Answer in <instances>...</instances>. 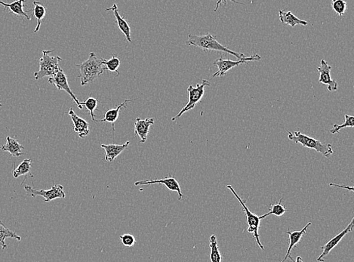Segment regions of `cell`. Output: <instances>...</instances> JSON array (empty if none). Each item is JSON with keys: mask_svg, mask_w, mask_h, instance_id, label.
Here are the masks:
<instances>
[{"mask_svg": "<svg viewBox=\"0 0 354 262\" xmlns=\"http://www.w3.org/2000/svg\"><path fill=\"white\" fill-rule=\"evenodd\" d=\"M186 45L188 46H196V47L200 48V49L204 51H209V52H211V51H217V52H226L228 54L235 56L238 60H241V59L245 58L243 53L234 52V51L228 49L226 46H223L217 40V38L211 35V33H207V34L201 35V36L189 34L188 39L186 41Z\"/></svg>", "mask_w": 354, "mask_h": 262, "instance_id": "6da1fadb", "label": "cell"}, {"mask_svg": "<svg viewBox=\"0 0 354 262\" xmlns=\"http://www.w3.org/2000/svg\"><path fill=\"white\" fill-rule=\"evenodd\" d=\"M76 66L80 68V74L77 77L80 79L81 86H87L88 83H93L106 70L101 58L97 57L94 52L90 53L87 60Z\"/></svg>", "mask_w": 354, "mask_h": 262, "instance_id": "7a4b0ae2", "label": "cell"}, {"mask_svg": "<svg viewBox=\"0 0 354 262\" xmlns=\"http://www.w3.org/2000/svg\"><path fill=\"white\" fill-rule=\"evenodd\" d=\"M287 133L289 140L295 144H300L304 147L314 149L325 157H328L333 153V149L330 144L323 143L314 138L304 135L300 131H295V132L287 131Z\"/></svg>", "mask_w": 354, "mask_h": 262, "instance_id": "3957f363", "label": "cell"}, {"mask_svg": "<svg viewBox=\"0 0 354 262\" xmlns=\"http://www.w3.org/2000/svg\"><path fill=\"white\" fill-rule=\"evenodd\" d=\"M53 52L54 49L42 51V57L39 61V71L34 73L35 80H40L46 77L52 78L60 70L59 62L62 60V58L59 56H51V53Z\"/></svg>", "mask_w": 354, "mask_h": 262, "instance_id": "277c9868", "label": "cell"}, {"mask_svg": "<svg viewBox=\"0 0 354 262\" xmlns=\"http://www.w3.org/2000/svg\"><path fill=\"white\" fill-rule=\"evenodd\" d=\"M227 188L229 189L230 191L232 192V194L235 196L236 198L237 199V201H239L240 204L242 208V211L244 212L245 216H246V220H247L248 228L247 232L249 233H252L253 235V238L256 241V243L259 245V247L262 250H265V247H264L262 243H261L260 241V235L259 233V228L261 225V220L260 216L255 215V214L252 213L249 208H248L246 204L245 201H242V198L236 194L235 190L234 189V187L231 185L227 186Z\"/></svg>", "mask_w": 354, "mask_h": 262, "instance_id": "5b68a950", "label": "cell"}, {"mask_svg": "<svg viewBox=\"0 0 354 262\" xmlns=\"http://www.w3.org/2000/svg\"><path fill=\"white\" fill-rule=\"evenodd\" d=\"M210 83L209 81L206 80H202V83L200 84H197V87H194L192 85L189 86L188 88H187V92H188V102L186 104V106L182 108L180 110V112L176 115L175 117L172 119V121H176V119L180 118V116L184 114V113L187 112V111H190V110L194 109L195 108L196 105L201 101L203 98L204 93H205V87H209Z\"/></svg>", "mask_w": 354, "mask_h": 262, "instance_id": "8992f818", "label": "cell"}, {"mask_svg": "<svg viewBox=\"0 0 354 262\" xmlns=\"http://www.w3.org/2000/svg\"><path fill=\"white\" fill-rule=\"evenodd\" d=\"M261 59H262V57L258 54L254 55L250 57H245V58L237 60H229V59L224 60L222 58H219L213 62V64L218 67V70L213 74L212 78L216 77H224L229 70L234 67H237L239 64H248L249 61H257V60H260Z\"/></svg>", "mask_w": 354, "mask_h": 262, "instance_id": "52a82bcc", "label": "cell"}, {"mask_svg": "<svg viewBox=\"0 0 354 262\" xmlns=\"http://www.w3.org/2000/svg\"><path fill=\"white\" fill-rule=\"evenodd\" d=\"M25 190L27 194L32 197L41 196L44 198V201L46 203L56 199H64L66 197L63 187L60 184H54L49 190H36L30 186L25 185Z\"/></svg>", "mask_w": 354, "mask_h": 262, "instance_id": "ba28073f", "label": "cell"}, {"mask_svg": "<svg viewBox=\"0 0 354 262\" xmlns=\"http://www.w3.org/2000/svg\"><path fill=\"white\" fill-rule=\"evenodd\" d=\"M48 82L50 83L51 85L55 86L59 91H60V90L65 91L69 95H70L73 101L77 104L79 109H83L81 102L77 99V96L73 94L71 88H70L68 81H67V76H66L65 73L63 72V69H62L61 67H60V70L56 73V75L54 76L52 78H49Z\"/></svg>", "mask_w": 354, "mask_h": 262, "instance_id": "9c48e42d", "label": "cell"}, {"mask_svg": "<svg viewBox=\"0 0 354 262\" xmlns=\"http://www.w3.org/2000/svg\"><path fill=\"white\" fill-rule=\"evenodd\" d=\"M353 231H354V218L351 219V223H350L345 229L342 230V232H340L338 234H337L336 236H334L332 239L328 241L324 246H321V249H323V253L317 258V262H324L325 257L329 254L330 252H331L334 248L338 246V243L341 242L343 238L345 237L348 233L352 232Z\"/></svg>", "mask_w": 354, "mask_h": 262, "instance_id": "30bf717a", "label": "cell"}, {"mask_svg": "<svg viewBox=\"0 0 354 262\" xmlns=\"http://www.w3.org/2000/svg\"><path fill=\"white\" fill-rule=\"evenodd\" d=\"M164 184L169 191H176L178 194V200L181 201L183 198V194L180 190V184L178 181L174 177L166 176L162 179L145 180V181H138L135 183V186L151 185V184Z\"/></svg>", "mask_w": 354, "mask_h": 262, "instance_id": "8fae6325", "label": "cell"}, {"mask_svg": "<svg viewBox=\"0 0 354 262\" xmlns=\"http://www.w3.org/2000/svg\"><path fill=\"white\" fill-rule=\"evenodd\" d=\"M331 67L324 59L320 62V67H317V71L320 73L319 83L323 86H326L329 91H335L338 90V83L332 80L331 77Z\"/></svg>", "mask_w": 354, "mask_h": 262, "instance_id": "7c38bea8", "label": "cell"}, {"mask_svg": "<svg viewBox=\"0 0 354 262\" xmlns=\"http://www.w3.org/2000/svg\"><path fill=\"white\" fill-rule=\"evenodd\" d=\"M68 115L71 117L72 122H73V131L76 133H78L79 137L80 139H83V138L88 136L90 132L88 122L83 118L78 116V115H77L72 108H70V111H68Z\"/></svg>", "mask_w": 354, "mask_h": 262, "instance_id": "4fadbf2b", "label": "cell"}, {"mask_svg": "<svg viewBox=\"0 0 354 262\" xmlns=\"http://www.w3.org/2000/svg\"><path fill=\"white\" fill-rule=\"evenodd\" d=\"M312 225L311 222H308L305 226L303 228V229L300 230V231H296V232H291L289 231L288 228V231H286V233L289 235V246L288 248L287 253H286V256H285L283 260L281 262H286L288 258L290 257L291 255L292 250L300 243L301 238L304 236V234L307 233V229L309 227Z\"/></svg>", "mask_w": 354, "mask_h": 262, "instance_id": "5bb4252c", "label": "cell"}, {"mask_svg": "<svg viewBox=\"0 0 354 262\" xmlns=\"http://www.w3.org/2000/svg\"><path fill=\"white\" fill-rule=\"evenodd\" d=\"M153 124H154L153 118H146L145 119L137 118L135 123V133L140 139V142L142 143L146 142L149 128Z\"/></svg>", "mask_w": 354, "mask_h": 262, "instance_id": "9a60e30c", "label": "cell"}, {"mask_svg": "<svg viewBox=\"0 0 354 262\" xmlns=\"http://www.w3.org/2000/svg\"><path fill=\"white\" fill-rule=\"evenodd\" d=\"M129 145H130L129 141L125 142V144H122V145H116V144L101 145V147L105 151L106 161L112 163L117 157H118L128 147Z\"/></svg>", "mask_w": 354, "mask_h": 262, "instance_id": "2e32d148", "label": "cell"}, {"mask_svg": "<svg viewBox=\"0 0 354 262\" xmlns=\"http://www.w3.org/2000/svg\"><path fill=\"white\" fill-rule=\"evenodd\" d=\"M106 11H112L114 16H115L116 21H117V27L120 29L121 32L125 35L128 43H132L130 26L128 25V22L125 19V18L119 15V10H118V6H117V4H114L111 8H106Z\"/></svg>", "mask_w": 354, "mask_h": 262, "instance_id": "e0dca14e", "label": "cell"}, {"mask_svg": "<svg viewBox=\"0 0 354 262\" xmlns=\"http://www.w3.org/2000/svg\"><path fill=\"white\" fill-rule=\"evenodd\" d=\"M137 99H138V98H135V99L125 100L122 104H120L119 105H118V106L116 107L115 108L108 110V111L104 114V119H101V120H98V122H109V123H111V125H112L113 131H114V132H115V125H114V124H115V122H117V119L119 118V111H120V110L122 109V108L126 109L127 103L132 102V101H135V100Z\"/></svg>", "mask_w": 354, "mask_h": 262, "instance_id": "ac0fdd59", "label": "cell"}, {"mask_svg": "<svg viewBox=\"0 0 354 262\" xmlns=\"http://www.w3.org/2000/svg\"><path fill=\"white\" fill-rule=\"evenodd\" d=\"M6 141L5 145L0 146V150H2V151L8 152L14 157H19L25 154L22 152V150L25 149V146L21 145L18 141L12 139L9 136L6 137Z\"/></svg>", "mask_w": 354, "mask_h": 262, "instance_id": "d6986e66", "label": "cell"}, {"mask_svg": "<svg viewBox=\"0 0 354 262\" xmlns=\"http://www.w3.org/2000/svg\"><path fill=\"white\" fill-rule=\"evenodd\" d=\"M279 15H280V21L282 24L289 25L292 28H294L296 25L307 26L308 25V22L297 18L295 15H293V12H290V11L280 10L279 11Z\"/></svg>", "mask_w": 354, "mask_h": 262, "instance_id": "ffe728a7", "label": "cell"}, {"mask_svg": "<svg viewBox=\"0 0 354 262\" xmlns=\"http://www.w3.org/2000/svg\"><path fill=\"white\" fill-rule=\"evenodd\" d=\"M25 0L15 1V2H12V3H5V2L0 1V5L4 6V10L8 8L15 15H18L21 18H26L27 19L31 20L30 16H29L28 14L29 11L25 12V10H24V7L25 6Z\"/></svg>", "mask_w": 354, "mask_h": 262, "instance_id": "44dd1931", "label": "cell"}, {"mask_svg": "<svg viewBox=\"0 0 354 262\" xmlns=\"http://www.w3.org/2000/svg\"><path fill=\"white\" fill-rule=\"evenodd\" d=\"M31 166H32V159H25V160L21 162V164L18 167L15 168L13 171V177L15 178H18L20 176H25L23 183L27 181V177L29 175L33 177V174L30 173Z\"/></svg>", "mask_w": 354, "mask_h": 262, "instance_id": "7402d4cb", "label": "cell"}, {"mask_svg": "<svg viewBox=\"0 0 354 262\" xmlns=\"http://www.w3.org/2000/svg\"><path fill=\"white\" fill-rule=\"evenodd\" d=\"M7 238H13L18 241L21 240V236H18L15 232H12V230L8 229L0 220V249L1 250H4L8 247L5 242Z\"/></svg>", "mask_w": 354, "mask_h": 262, "instance_id": "603a6c76", "label": "cell"}, {"mask_svg": "<svg viewBox=\"0 0 354 262\" xmlns=\"http://www.w3.org/2000/svg\"><path fill=\"white\" fill-rule=\"evenodd\" d=\"M209 247L210 259H211V262H221L222 257H221V253H220L219 248H218L217 236L214 234H212L211 236H210Z\"/></svg>", "mask_w": 354, "mask_h": 262, "instance_id": "cb8c5ba5", "label": "cell"}, {"mask_svg": "<svg viewBox=\"0 0 354 262\" xmlns=\"http://www.w3.org/2000/svg\"><path fill=\"white\" fill-rule=\"evenodd\" d=\"M33 15L37 19V25H36V29H35L34 33H37L38 31L40 29L41 25H42V20L46 16V9L44 5L41 4L39 2H33Z\"/></svg>", "mask_w": 354, "mask_h": 262, "instance_id": "d4e9b609", "label": "cell"}, {"mask_svg": "<svg viewBox=\"0 0 354 262\" xmlns=\"http://www.w3.org/2000/svg\"><path fill=\"white\" fill-rule=\"evenodd\" d=\"M103 64L105 67L106 70L113 72V73H117V76L119 75V71L118 69L120 67L121 60L119 58L117 57V55L113 54L112 58L109 60H105V59L101 58Z\"/></svg>", "mask_w": 354, "mask_h": 262, "instance_id": "484cf974", "label": "cell"}, {"mask_svg": "<svg viewBox=\"0 0 354 262\" xmlns=\"http://www.w3.org/2000/svg\"><path fill=\"white\" fill-rule=\"evenodd\" d=\"M286 211H287V208H286L284 205L282 204L281 199L278 204H272L271 208H269V212L260 216V218L261 220H262L270 215H274L277 217H281L286 213Z\"/></svg>", "mask_w": 354, "mask_h": 262, "instance_id": "4316f807", "label": "cell"}, {"mask_svg": "<svg viewBox=\"0 0 354 262\" xmlns=\"http://www.w3.org/2000/svg\"><path fill=\"white\" fill-rule=\"evenodd\" d=\"M354 117L353 116H350L348 114L345 115V122L341 125H338V124H335L333 125V128L330 129V133L331 134H337L339 133L340 131L345 128H354Z\"/></svg>", "mask_w": 354, "mask_h": 262, "instance_id": "83f0119b", "label": "cell"}, {"mask_svg": "<svg viewBox=\"0 0 354 262\" xmlns=\"http://www.w3.org/2000/svg\"><path fill=\"white\" fill-rule=\"evenodd\" d=\"M82 106L85 105L87 109L90 112L91 115V121L95 122V115H94V111H98L97 107H98V101L96 98L89 97L87 101L84 102H81Z\"/></svg>", "mask_w": 354, "mask_h": 262, "instance_id": "f1b7e54d", "label": "cell"}, {"mask_svg": "<svg viewBox=\"0 0 354 262\" xmlns=\"http://www.w3.org/2000/svg\"><path fill=\"white\" fill-rule=\"evenodd\" d=\"M347 6H348V4L343 0H333V1H331V7H332L334 11L336 12L337 15L340 18L345 15Z\"/></svg>", "mask_w": 354, "mask_h": 262, "instance_id": "f546056e", "label": "cell"}, {"mask_svg": "<svg viewBox=\"0 0 354 262\" xmlns=\"http://www.w3.org/2000/svg\"><path fill=\"white\" fill-rule=\"evenodd\" d=\"M119 239H120L122 244L126 246V247H132L136 243L135 236L132 234H128V233L121 235V236H119Z\"/></svg>", "mask_w": 354, "mask_h": 262, "instance_id": "4dcf8cb0", "label": "cell"}, {"mask_svg": "<svg viewBox=\"0 0 354 262\" xmlns=\"http://www.w3.org/2000/svg\"><path fill=\"white\" fill-rule=\"evenodd\" d=\"M329 186H335V187H343V188H346V189L350 190L351 192H353V191H354V187H348V186H341L338 185V184H329Z\"/></svg>", "mask_w": 354, "mask_h": 262, "instance_id": "1f68e13d", "label": "cell"}, {"mask_svg": "<svg viewBox=\"0 0 354 262\" xmlns=\"http://www.w3.org/2000/svg\"><path fill=\"white\" fill-rule=\"evenodd\" d=\"M294 262H303L302 258H301V256H297V257L296 258V260L294 261Z\"/></svg>", "mask_w": 354, "mask_h": 262, "instance_id": "d6a6232c", "label": "cell"}, {"mask_svg": "<svg viewBox=\"0 0 354 262\" xmlns=\"http://www.w3.org/2000/svg\"><path fill=\"white\" fill-rule=\"evenodd\" d=\"M2 104H1V102H0V108H2Z\"/></svg>", "mask_w": 354, "mask_h": 262, "instance_id": "836d02e7", "label": "cell"}]
</instances>
